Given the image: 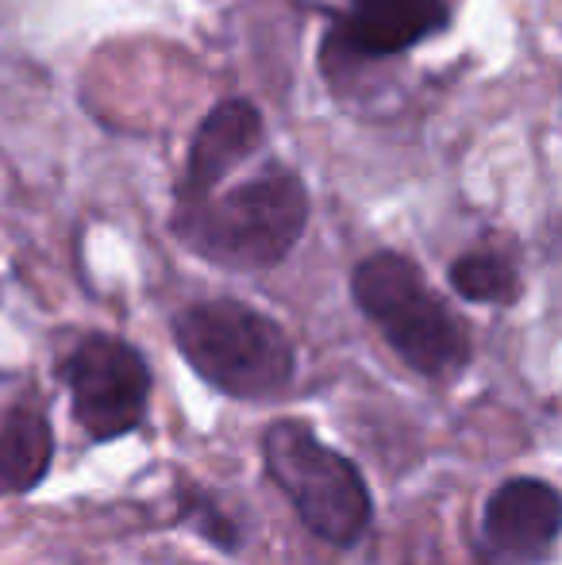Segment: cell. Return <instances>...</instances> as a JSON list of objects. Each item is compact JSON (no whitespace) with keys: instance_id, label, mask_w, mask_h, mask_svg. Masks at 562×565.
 <instances>
[{"instance_id":"cell-10","label":"cell","mask_w":562,"mask_h":565,"mask_svg":"<svg viewBox=\"0 0 562 565\" xmlns=\"http://www.w3.org/2000/svg\"><path fill=\"white\" fill-rule=\"evenodd\" d=\"M447 285L458 300L478 308H512L524 297V269L512 246L486 238L478 246H466L447 266Z\"/></svg>"},{"instance_id":"cell-6","label":"cell","mask_w":562,"mask_h":565,"mask_svg":"<svg viewBox=\"0 0 562 565\" xmlns=\"http://www.w3.org/2000/svg\"><path fill=\"white\" fill-rule=\"evenodd\" d=\"M450 28V0H351L320 43L328 82H347L362 66L397 58Z\"/></svg>"},{"instance_id":"cell-8","label":"cell","mask_w":562,"mask_h":565,"mask_svg":"<svg viewBox=\"0 0 562 565\" xmlns=\"http://www.w3.org/2000/svg\"><path fill=\"white\" fill-rule=\"evenodd\" d=\"M263 142H266V119L258 113L255 100L227 97L220 105H212L209 116L197 124L193 139H189V154L185 166H181L173 209H193V204L209 201L212 193H220V185L247 158H255Z\"/></svg>"},{"instance_id":"cell-11","label":"cell","mask_w":562,"mask_h":565,"mask_svg":"<svg viewBox=\"0 0 562 565\" xmlns=\"http://www.w3.org/2000/svg\"><path fill=\"white\" fill-rule=\"evenodd\" d=\"M170 500H173V515H170L173 527L197 535L204 546H212V551L224 554V558H240V554L247 551V543H251L247 523L227 508V500L220 497L216 489H209V484L197 481V477L178 473L173 477Z\"/></svg>"},{"instance_id":"cell-1","label":"cell","mask_w":562,"mask_h":565,"mask_svg":"<svg viewBox=\"0 0 562 565\" xmlns=\"http://www.w3.org/2000/svg\"><path fill=\"white\" fill-rule=\"evenodd\" d=\"M312 196L293 166L271 162L255 178L212 193L193 209H173L170 231L193 258L227 274H271L308 231Z\"/></svg>"},{"instance_id":"cell-2","label":"cell","mask_w":562,"mask_h":565,"mask_svg":"<svg viewBox=\"0 0 562 565\" xmlns=\"http://www.w3.org/2000/svg\"><path fill=\"white\" fill-rule=\"evenodd\" d=\"M170 339L193 377L235 404H278L297 381L289 331L240 297H209L178 308Z\"/></svg>"},{"instance_id":"cell-9","label":"cell","mask_w":562,"mask_h":565,"mask_svg":"<svg viewBox=\"0 0 562 565\" xmlns=\"http://www.w3.org/2000/svg\"><path fill=\"white\" fill-rule=\"evenodd\" d=\"M54 454L51 404L39 388H28L0 416V500L31 497L51 477Z\"/></svg>"},{"instance_id":"cell-3","label":"cell","mask_w":562,"mask_h":565,"mask_svg":"<svg viewBox=\"0 0 562 565\" xmlns=\"http://www.w3.org/2000/svg\"><path fill=\"white\" fill-rule=\"evenodd\" d=\"M351 300L367 323L432 385H455L474 362V335L458 312L427 285L405 250H374L351 269Z\"/></svg>"},{"instance_id":"cell-5","label":"cell","mask_w":562,"mask_h":565,"mask_svg":"<svg viewBox=\"0 0 562 565\" xmlns=\"http://www.w3.org/2000/svg\"><path fill=\"white\" fill-rule=\"evenodd\" d=\"M54 377L70 396V416L93 447H108L147 424L155 370L131 339L113 331H82L54 362Z\"/></svg>"},{"instance_id":"cell-4","label":"cell","mask_w":562,"mask_h":565,"mask_svg":"<svg viewBox=\"0 0 562 565\" xmlns=\"http://www.w3.org/2000/svg\"><path fill=\"white\" fill-rule=\"evenodd\" d=\"M266 481L285 497L300 527L324 546L351 551L374 527V492L351 454L336 450L308 419L278 416L258 439Z\"/></svg>"},{"instance_id":"cell-7","label":"cell","mask_w":562,"mask_h":565,"mask_svg":"<svg viewBox=\"0 0 562 565\" xmlns=\"http://www.w3.org/2000/svg\"><path fill=\"white\" fill-rule=\"evenodd\" d=\"M562 535V497L548 477H509L481 504L478 554L486 565H551Z\"/></svg>"}]
</instances>
